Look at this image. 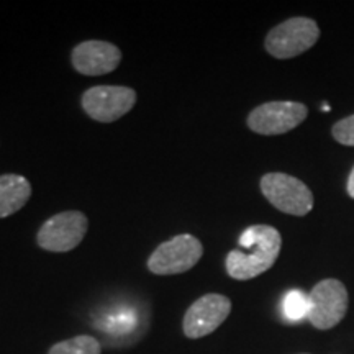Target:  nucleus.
<instances>
[{
	"mask_svg": "<svg viewBox=\"0 0 354 354\" xmlns=\"http://www.w3.org/2000/svg\"><path fill=\"white\" fill-rule=\"evenodd\" d=\"M232 312V300L221 294H207L197 299L184 315L183 330L190 339L214 333Z\"/></svg>",
	"mask_w": 354,
	"mask_h": 354,
	"instance_id": "nucleus-9",
	"label": "nucleus"
},
{
	"mask_svg": "<svg viewBox=\"0 0 354 354\" xmlns=\"http://www.w3.org/2000/svg\"><path fill=\"white\" fill-rule=\"evenodd\" d=\"M307 115L308 109L300 102H268L248 115V128L264 136L284 135L297 128L307 118Z\"/></svg>",
	"mask_w": 354,
	"mask_h": 354,
	"instance_id": "nucleus-8",
	"label": "nucleus"
},
{
	"mask_svg": "<svg viewBox=\"0 0 354 354\" xmlns=\"http://www.w3.org/2000/svg\"><path fill=\"white\" fill-rule=\"evenodd\" d=\"M32 197V184L24 176H0V218H7L24 209Z\"/></svg>",
	"mask_w": 354,
	"mask_h": 354,
	"instance_id": "nucleus-11",
	"label": "nucleus"
},
{
	"mask_svg": "<svg viewBox=\"0 0 354 354\" xmlns=\"http://www.w3.org/2000/svg\"><path fill=\"white\" fill-rule=\"evenodd\" d=\"M122 61V51L113 43L88 39L79 43L71 53L73 68L82 76H104L113 73Z\"/></svg>",
	"mask_w": 354,
	"mask_h": 354,
	"instance_id": "nucleus-10",
	"label": "nucleus"
},
{
	"mask_svg": "<svg viewBox=\"0 0 354 354\" xmlns=\"http://www.w3.org/2000/svg\"><path fill=\"white\" fill-rule=\"evenodd\" d=\"M261 192L282 214L304 216L313 209V194L297 177L269 172L261 177Z\"/></svg>",
	"mask_w": 354,
	"mask_h": 354,
	"instance_id": "nucleus-3",
	"label": "nucleus"
},
{
	"mask_svg": "<svg viewBox=\"0 0 354 354\" xmlns=\"http://www.w3.org/2000/svg\"><path fill=\"white\" fill-rule=\"evenodd\" d=\"M48 354H102V348L94 336L79 335L53 344Z\"/></svg>",
	"mask_w": 354,
	"mask_h": 354,
	"instance_id": "nucleus-12",
	"label": "nucleus"
},
{
	"mask_svg": "<svg viewBox=\"0 0 354 354\" xmlns=\"http://www.w3.org/2000/svg\"><path fill=\"white\" fill-rule=\"evenodd\" d=\"M282 236L269 225H253L241 233L236 250L225 261L228 276L236 281H250L272 268L281 253Z\"/></svg>",
	"mask_w": 354,
	"mask_h": 354,
	"instance_id": "nucleus-1",
	"label": "nucleus"
},
{
	"mask_svg": "<svg viewBox=\"0 0 354 354\" xmlns=\"http://www.w3.org/2000/svg\"><path fill=\"white\" fill-rule=\"evenodd\" d=\"M320 38L317 21L307 17H294L274 26L266 37L264 46L276 59H290L308 51Z\"/></svg>",
	"mask_w": 354,
	"mask_h": 354,
	"instance_id": "nucleus-2",
	"label": "nucleus"
},
{
	"mask_svg": "<svg viewBox=\"0 0 354 354\" xmlns=\"http://www.w3.org/2000/svg\"><path fill=\"white\" fill-rule=\"evenodd\" d=\"M88 220L79 210H68L53 215L38 230L37 243L44 251L68 253L81 245L87 234Z\"/></svg>",
	"mask_w": 354,
	"mask_h": 354,
	"instance_id": "nucleus-5",
	"label": "nucleus"
},
{
	"mask_svg": "<svg viewBox=\"0 0 354 354\" xmlns=\"http://www.w3.org/2000/svg\"><path fill=\"white\" fill-rule=\"evenodd\" d=\"M82 109L92 120L113 123L136 104V91L125 86H95L82 94Z\"/></svg>",
	"mask_w": 354,
	"mask_h": 354,
	"instance_id": "nucleus-7",
	"label": "nucleus"
},
{
	"mask_svg": "<svg viewBox=\"0 0 354 354\" xmlns=\"http://www.w3.org/2000/svg\"><path fill=\"white\" fill-rule=\"evenodd\" d=\"M348 194H349V197L354 198V167H353L351 174H349V179H348Z\"/></svg>",
	"mask_w": 354,
	"mask_h": 354,
	"instance_id": "nucleus-15",
	"label": "nucleus"
},
{
	"mask_svg": "<svg viewBox=\"0 0 354 354\" xmlns=\"http://www.w3.org/2000/svg\"><path fill=\"white\" fill-rule=\"evenodd\" d=\"M331 133L339 145L354 146V115H349V117L335 123Z\"/></svg>",
	"mask_w": 354,
	"mask_h": 354,
	"instance_id": "nucleus-14",
	"label": "nucleus"
},
{
	"mask_svg": "<svg viewBox=\"0 0 354 354\" xmlns=\"http://www.w3.org/2000/svg\"><path fill=\"white\" fill-rule=\"evenodd\" d=\"M284 317L292 323H297L304 318H307L310 310V299L302 290H290L287 292L282 302Z\"/></svg>",
	"mask_w": 354,
	"mask_h": 354,
	"instance_id": "nucleus-13",
	"label": "nucleus"
},
{
	"mask_svg": "<svg viewBox=\"0 0 354 354\" xmlns=\"http://www.w3.org/2000/svg\"><path fill=\"white\" fill-rule=\"evenodd\" d=\"M307 320L318 330H330L343 320L348 312V290L343 282L325 279L313 287L308 295Z\"/></svg>",
	"mask_w": 354,
	"mask_h": 354,
	"instance_id": "nucleus-6",
	"label": "nucleus"
},
{
	"mask_svg": "<svg viewBox=\"0 0 354 354\" xmlns=\"http://www.w3.org/2000/svg\"><path fill=\"white\" fill-rule=\"evenodd\" d=\"M203 256V246L194 234L183 233L161 243L148 259L149 272L176 276L192 269Z\"/></svg>",
	"mask_w": 354,
	"mask_h": 354,
	"instance_id": "nucleus-4",
	"label": "nucleus"
}]
</instances>
